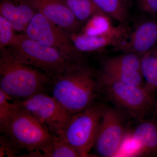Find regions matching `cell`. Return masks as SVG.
<instances>
[{"instance_id": "6da1fadb", "label": "cell", "mask_w": 157, "mask_h": 157, "mask_svg": "<svg viewBox=\"0 0 157 157\" xmlns=\"http://www.w3.org/2000/svg\"><path fill=\"white\" fill-rule=\"evenodd\" d=\"M49 89L72 115L94 106L101 92L97 72L83 58L73 63L63 73L51 78Z\"/></svg>"}, {"instance_id": "7a4b0ae2", "label": "cell", "mask_w": 157, "mask_h": 157, "mask_svg": "<svg viewBox=\"0 0 157 157\" xmlns=\"http://www.w3.org/2000/svg\"><path fill=\"white\" fill-rule=\"evenodd\" d=\"M50 81V76L44 72L16 61L8 47L1 50L0 89L11 100L22 101L46 92Z\"/></svg>"}, {"instance_id": "3957f363", "label": "cell", "mask_w": 157, "mask_h": 157, "mask_svg": "<svg viewBox=\"0 0 157 157\" xmlns=\"http://www.w3.org/2000/svg\"><path fill=\"white\" fill-rule=\"evenodd\" d=\"M7 47L16 61L39 68L51 78L63 73L78 60L71 59L56 48L30 39L24 34L17 35L14 43Z\"/></svg>"}, {"instance_id": "277c9868", "label": "cell", "mask_w": 157, "mask_h": 157, "mask_svg": "<svg viewBox=\"0 0 157 157\" xmlns=\"http://www.w3.org/2000/svg\"><path fill=\"white\" fill-rule=\"evenodd\" d=\"M2 132L18 148L30 152L48 153L55 136L36 119L17 106Z\"/></svg>"}, {"instance_id": "5b68a950", "label": "cell", "mask_w": 157, "mask_h": 157, "mask_svg": "<svg viewBox=\"0 0 157 157\" xmlns=\"http://www.w3.org/2000/svg\"><path fill=\"white\" fill-rule=\"evenodd\" d=\"M101 92L117 108L128 115L142 118L154 104V96L144 87L126 84L97 72Z\"/></svg>"}, {"instance_id": "8992f818", "label": "cell", "mask_w": 157, "mask_h": 157, "mask_svg": "<svg viewBox=\"0 0 157 157\" xmlns=\"http://www.w3.org/2000/svg\"><path fill=\"white\" fill-rule=\"evenodd\" d=\"M105 106L97 103L84 111L72 115L60 137L81 157L90 156L101 126Z\"/></svg>"}, {"instance_id": "52a82bcc", "label": "cell", "mask_w": 157, "mask_h": 157, "mask_svg": "<svg viewBox=\"0 0 157 157\" xmlns=\"http://www.w3.org/2000/svg\"><path fill=\"white\" fill-rule=\"evenodd\" d=\"M13 102L58 137L61 136L72 116L54 97L46 92L38 93L25 100Z\"/></svg>"}, {"instance_id": "ba28073f", "label": "cell", "mask_w": 157, "mask_h": 157, "mask_svg": "<svg viewBox=\"0 0 157 157\" xmlns=\"http://www.w3.org/2000/svg\"><path fill=\"white\" fill-rule=\"evenodd\" d=\"M125 113L117 107L105 106L101 126L93 148L96 155L114 156L121 149L127 128Z\"/></svg>"}, {"instance_id": "9c48e42d", "label": "cell", "mask_w": 157, "mask_h": 157, "mask_svg": "<svg viewBox=\"0 0 157 157\" xmlns=\"http://www.w3.org/2000/svg\"><path fill=\"white\" fill-rule=\"evenodd\" d=\"M24 34L35 40L60 52L73 60L83 58L67 33L37 12L31 21Z\"/></svg>"}, {"instance_id": "30bf717a", "label": "cell", "mask_w": 157, "mask_h": 157, "mask_svg": "<svg viewBox=\"0 0 157 157\" xmlns=\"http://www.w3.org/2000/svg\"><path fill=\"white\" fill-rule=\"evenodd\" d=\"M132 29L128 25L120 24L95 35L68 34L77 50L82 53L98 51L108 46L116 47L127 39Z\"/></svg>"}, {"instance_id": "8fae6325", "label": "cell", "mask_w": 157, "mask_h": 157, "mask_svg": "<svg viewBox=\"0 0 157 157\" xmlns=\"http://www.w3.org/2000/svg\"><path fill=\"white\" fill-rule=\"evenodd\" d=\"M157 46V19L144 20L132 29L128 36L112 50L143 56Z\"/></svg>"}, {"instance_id": "7c38bea8", "label": "cell", "mask_w": 157, "mask_h": 157, "mask_svg": "<svg viewBox=\"0 0 157 157\" xmlns=\"http://www.w3.org/2000/svg\"><path fill=\"white\" fill-rule=\"evenodd\" d=\"M51 22L68 33H78L83 25L76 19L62 0H27Z\"/></svg>"}, {"instance_id": "4fadbf2b", "label": "cell", "mask_w": 157, "mask_h": 157, "mask_svg": "<svg viewBox=\"0 0 157 157\" xmlns=\"http://www.w3.org/2000/svg\"><path fill=\"white\" fill-rule=\"evenodd\" d=\"M37 11L27 0H2L0 14L16 31L24 32Z\"/></svg>"}, {"instance_id": "5bb4252c", "label": "cell", "mask_w": 157, "mask_h": 157, "mask_svg": "<svg viewBox=\"0 0 157 157\" xmlns=\"http://www.w3.org/2000/svg\"><path fill=\"white\" fill-rule=\"evenodd\" d=\"M135 144L136 155L153 156L157 155V123L145 121L139 124L131 135Z\"/></svg>"}, {"instance_id": "9a60e30c", "label": "cell", "mask_w": 157, "mask_h": 157, "mask_svg": "<svg viewBox=\"0 0 157 157\" xmlns=\"http://www.w3.org/2000/svg\"><path fill=\"white\" fill-rule=\"evenodd\" d=\"M101 11L120 24L128 25L129 5L128 0H91Z\"/></svg>"}, {"instance_id": "2e32d148", "label": "cell", "mask_w": 157, "mask_h": 157, "mask_svg": "<svg viewBox=\"0 0 157 157\" xmlns=\"http://www.w3.org/2000/svg\"><path fill=\"white\" fill-rule=\"evenodd\" d=\"M141 70L144 89L154 96L157 92V46L142 56Z\"/></svg>"}, {"instance_id": "e0dca14e", "label": "cell", "mask_w": 157, "mask_h": 157, "mask_svg": "<svg viewBox=\"0 0 157 157\" xmlns=\"http://www.w3.org/2000/svg\"><path fill=\"white\" fill-rule=\"evenodd\" d=\"M117 56L105 57L101 61V67H109L141 72L142 56L131 53L122 52Z\"/></svg>"}, {"instance_id": "ac0fdd59", "label": "cell", "mask_w": 157, "mask_h": 157, "mask_svg": "<svg viewBox=\"0 0 157 157\" xmlns=\"http://www.w3.org/2000/svg\"><path fill=\"white\" fill-rule=\"evenodd\" d=\"M62 1L72 11L76 19L83 25L96 15H106L91 0Z\"/></svg>"}, {"instance_id": "d6986e66", "label": "cell", "mask_w": 157, "mask_h": 157, "mask_svg": "<svg viewBox=\"0 0 157 157\" xmlns=\"http://www.w3.org/2000/svg\"><path fill=\"white\" fill-rule=\"evenodd\" d=\"M99 71L109 78L126 84L141 87H144L145 84L144 78L140 72L109 67H101Z\"/></svg>"}, {"instance_id": "ffe728a7", "label": "cell", "mask_w": 157, "mask_h": 157, "mask_svg": "<svg viewBox=\"0 0 157 157\" xmlns=\"http://www.w3.org/2000/svg\"><path fill=\"white\" fill-rule=\"evenodd\" d=\"M29 157H80V154L63 139L55 136L52 146L46 153L41 151H34L28 154Z\"/></svg>"}, {"instance_id": "44dd1931", "label": "cell", "mask_w": 157, "mask_h": 157, "mask_svg": "<svg viewBox=\"0 0 157 157\" xmlns=\"http://www.w3.org/2000/svg\"><path fill=\"white\" fill-rule=\"evenodd\" d=\"M110 18L106 15H96L83 25L78 33L95 35L104 33L113 27Z\"/></svg>"}, {"instance_id": "7402d4cb", "label": "cell", "mask_w": 157, "mask_h": 157, "mask_svg": "<svg viewBox=\"0 0 157 157\" xmlns=\"http://www.w3.org/2000/svg\"><path fill=\"white\" fill-rule=\"evenodd\" d=\"M11 99L2 90L0 89V129L1 132L6 128L17 106L11 103Z\"/></svg>"}, {"instance_id": "603a6c76", "label": "cell", "mask_w": 157, "mask_h": 157, "mask_svg": "<svg viewBox=\"0 0 157 157\" xmlns=\"http://www.w3.org/2000/svg\"><path fill=\"white\" fill-rule=\"evenodd\" d=\"M12 24L0 15V49L11 46L17 35Z\"/></svg>"}, {"instance_id": "cb8c5ba5", "label": "cell", "mask_w": 157, "mask_h": 157, "mask_svg": "<svg viewBox=\"0 0 157 157\" xmlns=\"http://www.w3.org/2000/svg\"><path fill=\"white\" fill-rule=\"evenodd\" d=\"M1 157L5 155L9 157L14 156L19 149L9 137H1Z\"/></svg>"}, {"instance_id": "d4e9b609", "label": "cell", "mask_w": 157, "mask_h": 157, "mask_svg": "<svg viewBox=\"0 0 157 157\" xmlns=\"http://www.w3.org/2000/svg\"><path fill=\"white\" fill-rule=\"evenodd\" d=\"M137 6L141 12L157 16V0H138Z\"/></svg>"}, {"instance_id": "484cf974", "label": "cell", "mask_w": 157, "mask_h": 157, "mask_svg": "<svg viewBox=\"0 0 157 157\" xmlns=\"http://www.w3.org/2000/svg\"><path fill=\"white\" fill-rule=\"evenodd\" d=\"M156 107L157 108V101H156Z\"/></svg>"}]
</instances>
